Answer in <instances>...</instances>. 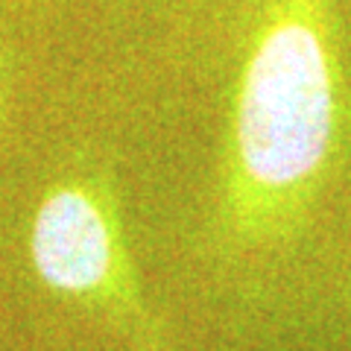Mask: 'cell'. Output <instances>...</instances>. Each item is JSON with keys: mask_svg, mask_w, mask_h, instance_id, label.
<instances>
[{"mask_svg": "<svg viewBox=\"0 0 351 351\" xmlns=\"http://www.w3.org/2000/svg\"><path fill=\"white\" fill-rule=\"evenodd\" d=\"M32 263L56 293L112 311L141 343L161 348L138 293L114 202L94 182L56 184L41 199L29 237Z\"/></svg>", "mask_w": 351, "mask_h": 351, "instance_id": "cell-2", "label": "cell"}, {"mask_svg": "<svg viewBox=\"0 0 351 351\" xmlns=\"http://www.w3.org/2000/svg\"><path fill=\"white\" fill-rule=\"evenodd\" d=\"M339 120L337 0H255L219 164L217 223L228 240L269 246L299 232Z\"/></svg>", "mask_w": 351, "mask_h": 351, "instance_id": "cell-1", "label": "cell"}]
</instances>
